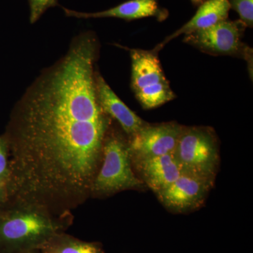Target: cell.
Instances as JSON below:
<instances>
[{"mask_svg": "<svg viewBox=\"0 0 253 253\" xmlns=\"http://www.w3.org/2000/svg\"><path fill=\"white\" fill-rule=\"evenodd\" d=\"M99 51L94 33H80L14 105L2 135L9 149V201L65 215L90 197L112 124L96 96Z\"/></svg>", "mask_w": 253, "mask_h": 253, "instance_id": "1", "label": "cell"}, {"mask_svg": "<svg viewBox=\"0 0 253 253\" xmlns=\"http://www.w3.org/2000/svg\"><path fill=\"white\" fill-rule=\"evenodd\" d=\"M72 214L59 215L37 205L10 201L0 208V253L40 250L50 239L66 232Z\"/></svg>", "mask_w": 253, "mask_h": 253, "instance_id": "2", "label": "cell"}, {"mask_svg": "<svg viewBox=\"0 0 253 253\" xmlns=\"http://www.w3.org/2000/svg\"><path fill=\"white\" fill-rule=\"evenodd\" d=\"M145 187L133 169L127 136L111 125L104 138L102 160L91 185L90 197H108L126 190Z\"/></svg>", "mask_w": 253, "mask_h": 253, "instance_id": "3", "label": "cell"}, {"mask_svg": "<svg viewBox=\"0 0 253 253\" xmlns=\"http://www.w3.org/2000/svg\"><path fill=\"white\" fill-rule=\"evenodd\" d=\"M181 174L214 180L219 166L217 135L208 126H182L172 153Z\"/></svg>", "mask_w": 253, "mask_h": 253, "instance_id": "4", "label": "cell"}, {"mask_svg": "<svg viewBox=\"0 0 253 253\" xmlns=\"http://www.w3.org/2000/svg\"><path fill=\"white\" fill-rule=\"evenodd\" d=\"M130 50L131 89L143 109H152L175 99L156 50Z\"/></svg>", "mask_w": 253, "mask_h": 253, "instance_id": "5", "label": "cell"}, {"mask_svg": "<svg viewBox=\"0 0 253 253\" xmlns=\"http://www.w3.org/2000/svg\"><path fill=\"white\" fill-rule=\"evenodd\" d=\"M246 25L240 20L221 22L186 35L184 42L214 56H239L252 62L253 50L242 42Z\"/></svg>", "mask_w": 253, "mask_h": 253, "instance_id": "6", "label": "cell"}, {"mask_svg": "<svg viewBox=\"0 0 253 253\" xmlns=\"http://www.w3.org/2000/svg\"><path fill=\"white\" fill-rule=\"evenodd\" d=\"M182 126L176 123H148L128 138L131 161L172 154Z\"/></svg>", "mask_w": 253, "mask_h": 253, "instance_id": "7", "label": "cell"}, {"mask_svg": "<svg viewBox=\"0 0 253 253\" xmlns=\"http://www.w3.org/2000/svg\"><path fill=\"white\" fill-rule=\"evenodd\" d=\"M214 181L181 174L174 182L158 192L156 196L160 202L172 212H190L204 204Z\"/></svg>", "mask_w": 253, "mask_h": 253, "instance_id": "8", "label": "cell"}, {"mask_svg": "<svg viewBox=\"0 0 253 253\" xmlns=\"http://www.w3.org/2000/svg\"><path fill=\"white\" fill-rule=\"evenodd\" d=\"M95 87L101 109L117 121L127 138H130L149 123L141 119L120 99L99 71H95Z\"/></svg>", "mask_w": 253, "mask_h": 253, "instance_id": "9", "label": "cell"}, {"mask_svg": "<svg viewBox=\"0 0 253 253\" xmlns=\"http://www.w3.org/2000/svg\"><path fill=\"white\" fill-rule=\"evenodd\" d=\"M131 164L139 179L156 194L170 185L181 174L172 154L131 161Z\"/></svg>", "mask_w": 253, "mask_h": 253, "instance_id": "10", "label": "cell"}, {"mask_svg": "<svg viewBox=\"0 0 253 253\" xmlns=\"http://www.w3.org/2000/svg\"><path fill=\"white\" fill-rule=\"evenodd\" d=\"M65 14L78 18H117L126 21L156 17L158 21H164L168 17L167 10L161 9L157 0H129L126 2L98 12H80L63 7Z\"/></svg>", "mask_w": 253, "mask_h": 253, "instance_id": "11", "label": "cell"}, {"mask_svg": "<svg viewBox=\"0 0 253 253\" xmlns=\"http://www.w3.org/2000/svg\"><path fill=\"white\" fill-rule=\"evenodd\" d=\"M230 9L229 0H204L192 18L182 27L167 37L163 42L156 46L155 50L158 52L167 43L175 39L176 37L181 35L186 36L199 30L206 29L228 19Z\"/></svg>", "mask_w": 253, "mask_h": 253, "instance_id": "12", "label": "cell"}, {"mask_svg": "<svg viewBox=\"0 0 253 253\" xmlns=\"http://www.w3.org/2000/svg\"><path fill=\"white\" fill-rule=\"evenodd\" d=\"M39 251L41 253H106L98 243L82 241L66 232L53 236Z\"/></svg>", "mask_w": 253, "mask_h": 253, "instance_id": "13", "label": "cell"}, {"mask_svg": "<svg viewBox=\"0 0 253 253\" xmlns=\"http://www.w3.org/2000/svg\"><path fill=\"white\" fill-rule=\"evenodd\" d=\"M11 186L9 149L3 136H0V208L9 201Z\"/></svg>", "mask_w": 253, "mask_h": 253, "instance_id": "14", "label": "cell"}, {"mask_svg": "<svg viewBox=\"0 0 253 253\" xmlns=\"http://www.w3.org/2000/svg\"><path fill=\"white\" fill-rule=\"evenodd\" d=\"M231 9L235 10L240 16V21L246 27L253 26V0H229Z\"/></svg>", "mask_w": 253, "mask_h": 253, "instance_id": "15", "label": "cell"}, {"mask_svg": "<svg viewBox=\"0 0 253 253\" xmlns=\"http://www.w3.org/2000/svg\"><path fill=\"white\" fill-rule=\"evenodd\" d=\"M30 8V22L36 23L49 8L58 6V0H28Z\"/></svg>", "mask_w": 253, "mask_h": 253, "instance_id": "16", "label": "cell"}, {"mask_svg": "<svg viewBox=\"0 0 253 253\" xmlns=\"http://www.w3.org/2000/svg\"><path fill=\"white\" fill-rule=\"evenodd\" d=\"M193 4L195 5H199L204 1V0H190Z\"/></svg>", "mask_w": 253, "mask_h": 253, "instance_id": "17", "label": "cell"}, {"mask_svg": "<svg viewBox=\"0 0 253 253\" xmlns=\"http://www.w3.org/2000/svg\"><path fill=\"white\" fill-rule=\"evenodd\" d=\"M19 253H41L39 250H33V251H26V252Z\"/></svg>", "mask_w": 253, "mask_h": 253, "instance_id": "18", "label": "cell"}]
</instances>
